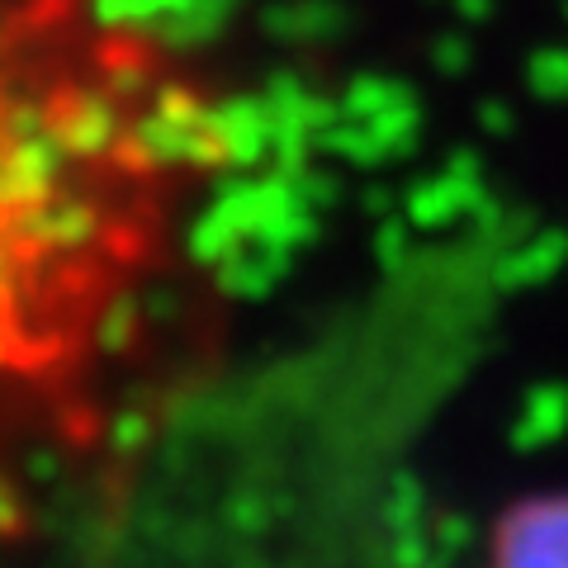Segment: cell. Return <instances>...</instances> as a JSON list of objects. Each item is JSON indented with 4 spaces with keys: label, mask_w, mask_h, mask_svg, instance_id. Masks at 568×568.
I'll return each mask as SVG.
<instances>
[{
    "label": "cell",
    "mask_w": 568,
    "mask_h": 568,
    "mask_svg": "<svg viewBox=\"0 0 568 568\" xmlns=\"http://www.w3.org/2000/svg\"><path fill=\"white\" fill-rule=\"evenodd\" d=\"M488 568H568V493L511 503L493 526Z\"/></svg>",
    "instance_id": "obj_1"
}]
</instances>
